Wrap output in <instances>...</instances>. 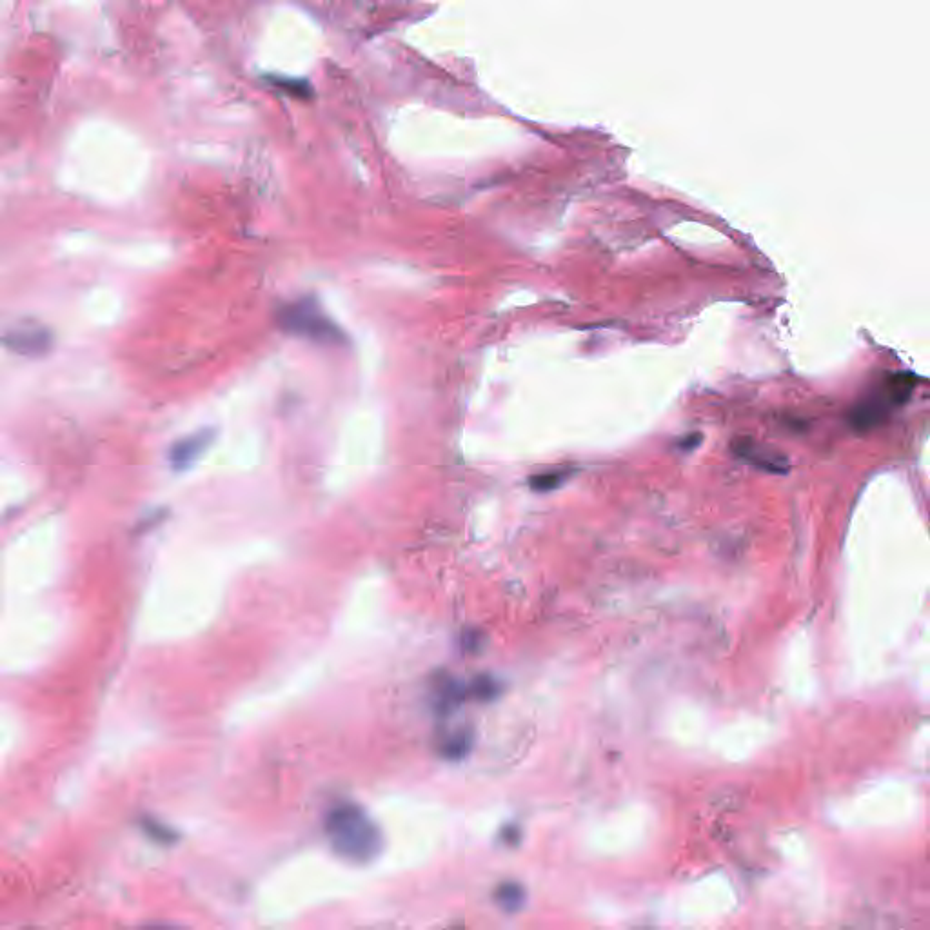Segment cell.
<instances>
[{
	"mask_svg": "<svg viewBox=\"0 0 930 930\" xmlns=\"http://www.w3.org/2000/svg\"><path fill=\"white\" fill-rule=\"evenodd\" d=\"M326 836L333 851L351 863H369L384 849L380 827L357 803H340L329 811Z\"/></svg>",
	"mask_w": 930,
	"mask_h": 930,
	"instance_id": "cell-1",
	"label": "cell"
},
{
	"mask_svg": "<svg viewBox=\"0 0 930 930\" xmlns=\"http://www.w3.org/2000/svg\"><path fill=\"white\" fill-rule=\"evenodd\" d=\"M278 326L295 337L309 338L322 344H342L344 333L311 298L291 302L278 311Z\"/></svg>",
	"mask_w": 930,
	"mask_h": 930,
	"instance_id": "cell-2",
	"label": "cell"
},
{
	"mask_svg": "<svg viewBox=\"0 0 930 930\" xmlns=\"http://www.w3.org/2000/svg\"><path fill=\"white\" fill-rule=\"evenodd\" d=\"M909 393H911V384H907L903 376L892 378L881 395L871 396L852 409V426L858 429H871V427L878 426L889 413V407L905 402Z\"/></svg>",
	"mask_w": 930,
	"mask_h": 930,
	"instance_id": "cell-3",
	"label": "cell"
},
{
	"mask_svg": "<svg viewBox=\"0 0 930 930\" xmlns=\"http://www.w3.org/2000/svg\"><path fill=\"white\" fill-rule=\"evenodd\" d=\"M4 344L19 355L37 357L50 349L51 333L46 327L35 322H26L8 331L4 337Z\"/></svg>",
	"mask_w": 930,
	"mask_h": 930,
	"instance_id": "cell-4",
	"label": "cell"
},
{
	"mask_svg": "<svg viewBox=\"0 0 930 930\" xmlns=\"http://www.w3.org/2000/svg\"><path fill=\"white\" fill-rule=\"evenodd\" d=\"M215 438V433L211 429H202V431H197L193 435L186 436L182 438L179 442H175L173 447L169 449V462H171V467L175 471H186L191 465L197 462L200 456L204 455V451L211 446Z\"/></svg>",
	"mask_w": 930,
	"mask_h": 930,
	"instance_id": "cell-5",
	"label": "cell"
},
{
	"mask_svg": "<svg viewBox=\"0 0 930 930\" xmlns=\"http://www.w3.org/2000/svg\"><path fill=\"white\" fill-rule=\"evenodd\" d=\"M734 451L736 455L743 458L745 462L749 464L756 465L760 469H765V471H772V473H785L789 469V464H787V458L774 451H769V449H763L762 446L754 444L751 440H742V442H736L734 444Z\"/></svg>",
	"mask_w": 930,
	"mask_h": 930,
	"instance_id": "cell-6",
	"label": "cell"
},
{
	"mask_svg": "<svg viewBox=\"0 0 930 930\" xmlns=\"http://www.w3.org/2000/svg\"><path fill=\"white\" fill-rule=\"evenodd\" d=\"M433 694H435V707L438 713L447 714L464 700L465 694H469V691L453 678L440 676L433 685Z\"/></svg>",
	"mask_w": 930,
	"mask_h": 930,
	"instance_id": "cell-7",
	"label": "cell"
},
{
	"mask_svg": "<svg viewBox=\"0 0 930 930\" xmlns=\"http://www.w3.org/2000/svg\"><path fill=\"white\" fill-rule=\"evenodd\" d=\"M525 900H527L525 889L516 881H504L496 887L495 901L502 911L515 914L524 907Z\"/></svg>",
	"mask_w": 930,
	"mask_h": 930,
	"instance_id": "cell-8",
	"label": "cell"
},
{
	"mask_svg": "<svg viewBox=\"0 0 930 930\" xmlns=\"http://www.w3.org/2000/svg\"><path fill=\"white\" fill-rule=\"evenodd\" d=\"M268 82L278 91H284L286 95L297 97V99H309L313 95L311 84L304 79H289V77L273 75V77H268Z\"/></svg>",
	"mask_w": 930,
	"mask_h": 930,
	"instance_id": "cell-9",
	"label": "cell"
},
{
	"mask_svg": "<svg viewBox=\"0 0 930 930\" xmlns=\"http://www.w3.org/2000/svg\"><path fill=\"white\" fill-rule=\"evenodd\" d=\"M471 749V736L467 733H455L442 742V754L449 760H460Z\"/></svg>",
	"mask_w": 930,
	"mask_h": 930,
	"instance_id": "cell-10",
	"label": "cell"
},
{
	"mask_svg": "<svg viewBox=\"0 0 930 930\" xmlns=\"http://www.w3.org/2000/svg\"><path fill=\"white\" fill-rule=\"evenodd\" d=\"M467 691L478 702H489L500 693V685H498L495 678L482 674V676L476 678L475 682L471 683V687Z\"/></svg>",
	"mask_w": 930,
	"mask_h": 930,
	"instance_id": "cell-11",
	"label": "cell"
},
{
	"mask_svg": "<svg viewBox=\"0 0 930 930\" xmlns=\"http://www.w3.org/2000/svg\"><path fill=\"white\" fill-rule=\"evenodd\" d=\"M569 478V473L567 471H549V473H540V475H535L529 484H531V489L533 491H538V493H547V491H555L560 485L564 484L565 480Z\"/></svg>",
	"mask_w": 930,
	"mask_h": 930,
	"instance_id": "cell-12",
	"label": "cell"
}]
</instances>
